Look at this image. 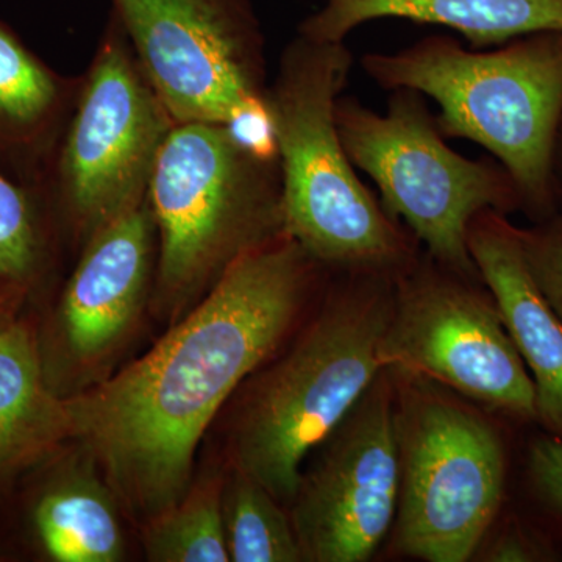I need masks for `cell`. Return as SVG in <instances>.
I'll return each instance as SVG.
<instances>
[{
  "instance_id": "obj_1",
  "label": "cell",
  "mask_w": 562,
  "mask_h": 562,
  "mask_svg": "<svg viewBox=\"0 0 562 562\" xmlns=\"http://www.w3.org/2000/svg\"><path fill=\"white\" fill-rule=\"evenodd\" d=\"M321 268L288 235L244 255L143 358L65 397L69 442L140 522L190 490L211 422L283 341Z\"/></svg>"
},
{
  "instance_id": "obj_2",
  "label": "cell",
  "mask_w": 562,
  "mask_h": 562,
  "mask_svg": "<svg viewBox=\"0 0 562 562\" xmlns=\"http://www.w3.org/2000/svg\"><path fill=\"white\" fill-rule=\"evenodd\" d=\"M351 66L346 43L299 33L281 54L268 109L284 228L322 268L397 279L416 261L412 239L355 172L336 125V102Z\"/></svg>"
},
{
  "instance_id": "obj_3",
  "label": "cell",
  "mask_w": 562,
  "mask_h": 562,
  "mask_svg": "<svg viewBox=\"0 0 562 562\" xmlns=\"http://www.w3.org/2000/svg\"><path fill=\"white\" fill-rule=\"evenodd\" d=\"M383 90L408 88L438 103L443 138L490 151L519 190L524 209L552 216L554 155L562 122V32L532 33L494 50L425 36L391 54L361 58Z\"/></svg>"
},
{
  "instance_id": "obj_4",
  "label": "cell",
  "mask_w": 562,
  "mask_h": 562,
  "mask_svg": "<svg viewBox=\"0 0 562 562\" xmlns=\"http://www.w3.org/2000/svg\"><path fill=\"white\" fill-rule=\"evenodd\" d=\"M147 199L158 239L151 297L169 316L191 310L244 255L286 235L279 154L227 125H173Z\"/></svg>"
},
{
  "instance_id": "obj_5",
  "label": "cell",
  "mask_w": 562,
  "mask_h": 562,
  "mask_svg": "<svg viewBox=\"0 0 562 562\" xmlns=\"http://www.w3.org/2000/svg\"><path fill=\"white\" fill-rule=\"evenodd\" d=\"M394 290L395 277L386 273H349L254 387L236 425V468L277 501L292 502L306 457L386 371L380 344Z\"/></svg>"
},
{
  "instance_id": "obj_6",
  "label": "cell",
  "mask_w": 562,
  "mask_h": 562,
  "mask_svg": "<svg viewBox=\"0 0 562 562\" xmlns=\"http://www.w3.org/2000/svg\"><path fill=\"white\" fill-rule=\"evenodd\" d=\"M335 120L355 169L375 181L392 220L405 222L443 268L480 279L468 244L472 221L486 210L524 209L501 162L450 149L424 94L408 88L391 91L383 114L341 95Z\"/></svg>"
},
{
  "instance_id": "obj_7",
  "label": "cell",
  "mask_w": 562,
  "mask_h": 562,
  "mask_svg": "<svg viewBox=\"0 0 562 562\" xmlns=\"http://www.w3.org/2000/svg\"><path fill=\"white\" fill-rule=\"evenodd\" d=\"M171 114L111 16L41 194L58 235L81 244L147 199Z\"/></svg>"
},
{
  "instance_id": "obj_8",
  "label": "cell",
  "mask_w": 562,
  "mask_h": 562,
  "mask_svg": "<svg viewBox=\"0 0 562 562\" xmlns=\"http://www.w3.org/2000/svg\"><path fill=\"white\" fill-rule=\"evenodd\" d=\"M140 68L176 124L231 127L277 154L265 35L250 0H111Z\"/></svg>"
},
{
  "instance_id": "obj_9",
  "label": "cell",
  "mask_w": 562,
  "mask_h": 562,
  "mask_svg": "<svg viewBox=\"0 0 562 562\" xmlns=\"http://www.w3.org/2000/svg\"><path fill=\"white\" fill-rule=\"evenodd\" d=\"M395 543L427 562L471 560L501 509L505 447L480 414L420 383L397 408Z\"/></svg>"
},
{
  "instance_id": "obj_10",
  "label": "cell",
  "mask_w": 562,
  "mask_h": 562,
  "mask_svg": "<svg viewBox=\"0 0 562 562\" xmlns=\"http://www.w3.org/2000/svg\"><path fill=\"white\" fill-rule=\"evenodd\" d=\"M428 257V255H427ZM428 257L395 279L384 369L446 384L472 401L536 419L535 384L494 301Z\"/></svg>"
},
{
  "instance_id": "obj_11",
  "label": "cell",
  "mask_w": 562,
  "mask_h": 562,
  "mask_svg": "<svg viewBox=\"0 0 562 562\" xmlns=\"http://www.w3.org/2000/svg\"><path fill=\"white\" fill-rule=\"evenodd\" d=\"M322 443L292 498L303 561H368L395 520L401 492L397 408L384 371Z\"/></svg>"
},
{
  "instance_id": "obj_12",
  "label": "cell",
  "mask_w": 562,
  "mask_h": 562,
  "mask_svg": "<svg viewBox=\"0 0 562 562\" xmlns=\"http://www.w3.org/2000/svg\"><path fill=\"white\" fill-rule=\"evenodd\" d=\"M157 225L149 199L117 217L80 251L57 302L35 314L44 372L68 397L83 373L109 360L131 335L157 271Z\"/></svg>"
},
{
  "instance_id": "obj_13",
  "label": "cell",
  "mask_w": 562,
  "mask_h": 562,
  "mask_svg": "<svg viewBox=\"0 0 562 562\" xmlns=\"http://www.w3.org/2000/svg\"><path fill=\"white\" fill-rule=\"evenodd\" d=\"M94 468L90 457L83 461V450L65 453L61 447L11 490L18 539L33 557L50 562L124 560L121 503Z\"/></svg>"
},
{
  "instance_id": "obj_14",
  "label": "cell",
  "mask_w": 562,
  "mask_h": 562,
  "mask_svg": "<svg viewBox=\"0 0 562 562\" xmlns=\"http://www.w3.org/2000/svg\"><path fill=\"white\" fill-rule=\"evenodd\" d=\"M469 251L480 280L535 384L536 419L562 439V322L532 279L519 228L486 210L469 228Z\"/></svg>"
},
{
  "instance_id": "obj_15",
  "label": "cell",
  "mask_w": 562,
  "mask_h": 562,
  "mask_svg": "<svg viewBox=\"0 0 562 562\" xmlns=\"http://www.w3.org/2000/svg\"><path fill=\"white\" fill-rule=\"evenodd\" d=\"M80 85L81 77L52 69L0 20V171L41 190Z\"/></svg>"
},
{
  "instance_id": "obj_16",
  "label": "cell",
  "mask_w": 562,
  "mask_h": 562,
  "mask_svg": "<svg viewBox=\"0 0 562 562\" xmlns=\"http://www.w3.org/2000/svg\"><path fill=\"white\" fill-rule=\"evenodd\" d=\"M69 442L66 398L52 390L35 313L0 322V502Z\"/></svg>"
},
{
  "instance_id": "obj_17",
  "label": "cell",
  "mask_w": 562,
  "mask_h": 562,
  "mask_svg": "<svg viewBox=\"0 0 562 562\" xmlns=\"http://www.w3.org/2000/svg\"><path fill=\"white\" fill-rule=\"evenodd\" d=\"M408 20L452 29L472 49L502 46L542 32H562V0H324L299 35L344 43L362 24Z\"/></svg>"
},
{
  "instance_id": "obj_18",
  "label": "cell",
  "mask_w": 562,
  "mask_h": 562,
  "mask_svg": "<svg viewBox=\"0 0 562 562\" xmlns=\"http://www.w3.org/2000/svg\"><path fill=\"white\" fill-rule=\"evenodd\" d=\"M58 232L43 194L0 171V288L31 303L49 284Z\"/></svg>"
},
{
  "instance_id": "obj_19",
  "label": "cell",
  "mask_w": 562,
  "mask_h": 562,
  "mask_svg": "<svg viewBox=\"0 0 562 562\" xmlns=\"http://www.w3.org/2000/svg\"><path fill=\"white\" fill-rule=\"evenodd\" d=\"M271 492L235 468L222 486V512L233 562L303 561L290 517Z\"/></svg>"
},
{
  "instance_id": "obj_20",
  "label": "cell",
  "mask_w": 562,
  "mask_h": 562,
  "mask_svg": "<svg viewBox=\"0 0 562 562\" xmlns=\"http://www.w3.org/2000/svg\"><path fill=\"white\" fill-rule=\"evenodd\" d=\"M217 480L194 484L177 505L146 524L144 550L154 562H228Z\"/></svg>"
},
{
  "instance_id": "obj_21",
  "label": "cell",
  "mask_w": 562,
  "mask_h": 562,
  "mask_svg": "<svg viewBox=\"0 0 562 562\" xmlns=\"http://www.w3.org/2000/svg\"><path fill=\"white\" fill-rule=\"evenodd\" d=\"M519 235L532 279L562 322V213Z\"/></svg>"
},
{
  "instance_id": "obj_22",
  "label": "cell",
  "mask_w": 562,
  "mask_h": 562,
  "mask_svg": "<svg viewBox=\"0 0 562 562\" xmlns=\"http://www.w3.org/2000/svg\"><path fill=\"white\" fill-rule=\"evenodd\" d=\"M530 476L541 501L562 520V439L541 438L530 450Z\"/></svg>"
},
{
  "instance_id": "obj_23",
  "label": "cell",
  "mask_w": 562,
  "mask_h": 562,
  "mask_svg": "<svg viewBox=\"0 0 562 562\" xmlns=\"http://www.w3.org/2000/svg\"><path fill=\"white\" fill-rule=\"evenodd\" d=\"M487 560L497 562H522L536 560V550L520 532L509 531L492 546Z\"/></svg>"
},
{
  "instance_id": "obj_24",
  "label": "cell",
  "mask_w": 562,
  "mask_h": 562,
  "mask_svg": "<svg viewBox=\"0 0 562 562\" xmlns=\"http://www.w3.org/2000/svg\"><path fill=\"white\" fill-rule=\"evenodd\" d=\"M25 305L27 301L22 295L0 288V322L24 312Z\"/></svg>"
},
{
  "instance_id": "obj_25",
  "label": "cell",
  "mask_w": 562,
  "mask_h": 562,
  "mask_svg": "<svg viewBox=\"0 0 562 562\" xmlns=\"http://www.w3.org/2000/svg\"><path fill=\"white\" fill-rule=\"evenodd\" d=\"M554 177H557L558 188L562 187V122L560 135H558L557 155H554Z\"/></svg>"
},
{
  "instance_id": "obj_26",
  "label": "cell",
  "mask_w": 562,
  "mask_h": 562,
  "mask_svg": "<svg viewBox=\"0 0 562 562\" xmlns=\"http://www.w3.org/2000/svg\"><path fill=\"white\" fill-rule=\"evenodd\" d=\"M0 557H3V552H2V550H0Z\"/></svg>"
}]
</instances>
